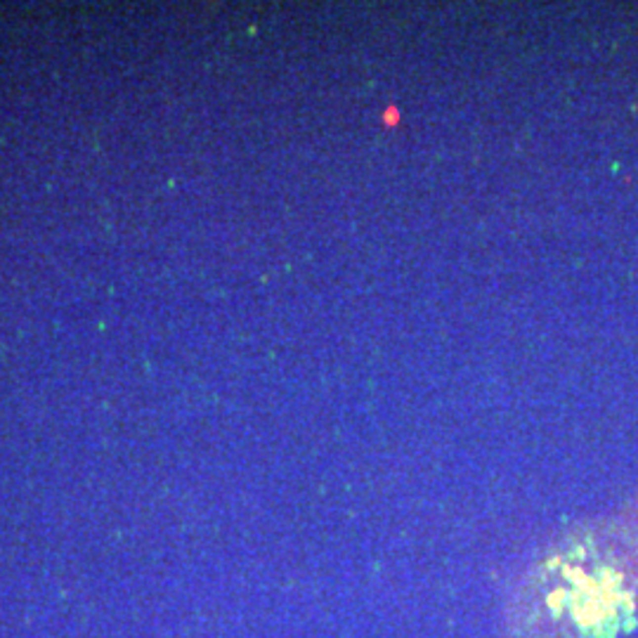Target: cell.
Segmentation results:
<instances>
[{
	"instance_id": "6da1fadb",
	"label": "cell",
	"mask_w": 638,
	"mask_h": 638,
	"mask_svg": "<svg viewBox=\"0 0 638 638\" xmlns=\"http://www.w3.org/2000/svg\"><path fill=\"white\" fill-rule=\"evenodd\" d=\"M631 612L624 577L584 551H562L532 570L513 598V638H605Z\"/></svg>"
}]
</instances>
